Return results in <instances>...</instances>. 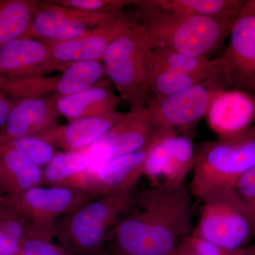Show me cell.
<instances>
[{"mask_svg": "<svg viewBox=\"0 0 255 255\" xmlns=\"http://www.w3.org/2000/svg\"><path fill=\"white\" fill-rule=\"evenodd\" d=\"M1 199H2V196H0V203H1Z\"/></svg>", "mask_w": 255, "mask_h": 255, "instance_id": "cell-38", "label": "cell"}, {"mask_svg": "<svg viewBox=\"0 0 255 255\" xmlns=\"http://www.w3.org/2000/svg\"><path fill=\"white\" fill-rule=\"evenodd\" d=\"M205 116L210 128L219 138L241 135L255 125V97L218 87Z\"/></svg>", "mask_w": 255, "mask_h": 255, "instance_id": "cell-13", "label": "cell"}, {"mask_svg": "<svg viewBox=\"0 0 255 255\" xmlns=\"http://www.w3.org/2000/svg\"><path fill=\"white\" fill-rule=\"evenodd\" d=\"M48 48L45 42L19 38L0 47V76H44L48 69Z\"/></svg>", "mask_w": 255, "mask_h": 255, "instance_id": "cell-17", "label": "cell"}, {"mask_svg": "<svg viewBox=\"0 0 255 255\" xmlns=\"http://www.w3.org/2000/svg\"><path fill=\"white\" fill-rule=\"evenodd\" d=\"M235 189L246 205L255 228V166L238 181Z\"/></svg>", "mask_w": 255, "mask_h": 255, "instance_id": "cell-31", "label": "cell"}, {"mask_svg": "<svg viewBox=\"0 0 255 255\" xmlns=\"http://www.w3.org/2000/svg\"><path fill=\"white\" fill-rule=\"evenodd\" d=\"M58 76H0V91L11 100L46 98L54 95Z\"/></svg>", "mask_w": 255, "mask_h": 255, "instance_id": "cell-26", "label": "cell"}, {"mask_svg": "<svg viewBox=\"0 0 255 255\" xmlns=\"http://www.w3.org/2000/svg\"><path fill=\"white\" fill-rule=\"evenodd\" d=\"M191 236L228 250L246 249L255 238V228L237 191L225 189L203 199Z\"/></svg>", "mask_w": 255, "mask_h": 255, "instance_id": "cell-6", "label": "cell"}, {"mask_svg": "<svg viewBox=\"0 0 255 255\" xmlns=\"http://www.w3.org/2000/svg\"><path fill=\"white\" fill-rule=\"evenodd\" d=\"M106 78H108L102 62L80 61L70 64L58 76L53 97H68L92 87L107 84Z\"/></svg>", "mask_w": 255, "mask_h": 255, "instance_id": "cell-23", "label": "cell"}, {"mask_svg": "<svg viewBox=\"0 0 255 255\" xmlns=\"http://www.w3.org/2000/svg\"><path fill=\"white\" fill-rule=\"evenodd\" d=\"M122 12H95L67 7L53 0L40 1L31 25L23 38L43 42H63L86 35Z\"/></svg>", "mask_w": 255, "mask_h": 255, "instance_id": "cell-10", "label": "cell"}, {"mask_svg": "<svg viewBox=\"0 0 255 255\" xmlns=\"http://www.w3.org/2000/svg\"><path fill=\"white\" fill-rule=\"evenodd\" d=\"M9 197L29 223L31 231H42L53 236L58 219L99 198L75 187L42 185Z\"/></svg>", "mask_w": 255, "mask_h": 255, "instance_id": "cell-8", "label": "cell"}, {"mask_svg": "<svg viewBox=\"0 0 255 255\" xmlns=\"http://www.w3.org/2000/svg\"><path fill=\"white\" fill-rule=\"evenodd\" d=\"M42 184L43 169L0 137V196H18Z\"/></svg>", "mask_w": 255, "mask_h": 255, "instance_id": "cell-18", "label": "cell"}, {"mask_svg": "<svg viewBox=\"0 0 255 255\" xmlns=\"http://www.w3.org/2000/svg\"><path fill=\"white\" fill-rule=\"evenodd\" d=\"M222 58L211 60L201 70L192 73H175L164 69L152 68L150 79V93L153 97L173 95L199 84L216 80L221 76Z\"/></svg>", "mask_w": 255, "mask_h": 255, "instance_id": "cell-22", "label": "cell"}, {"mask_svg": "<svg viewBox=\"0 0 255 255\" xmlns=\"http://www.w3.org/2000/svg\"><path fill=\"white\" fill-rule=\"evenodd\" d=\"M39 4L38 0H0V47L23 38Z\"/></svg>", "mask_w": 255, "mask_h": 255, "instance_id": "cell-25", "label": "cell"}, {"mask_svg": "<svg viewBox=\"0 0 255 255\" xmlns=\"http://www.w3.org/2000/svg\"><path fill=\"white\" fill-rule=\"evenodd\" d=\"M156 129L157 127L150 124L145 108L131 110L89 147L98 166L145 147L153 137Z\"/></svg>", "mask_w": 255, "mask_h": 255, "instance_id": "cell-14", "label": "cell"}, {"mask_svg": "<svg viewBox=\"0 0 255 255\" xmlns=\"http://www.w3.org/2000/svg\"><path fill=\"white\" fill-rule=\"evenodd\" d=\"M166 128L157 127L150 142L140 150L119 156L72 178L63 186L101 196L132 192L143 174L144 163L151 147Z\"/></svg>", "mask_w": 255, "mask_h": 255, "instance_id": "cell-7", "label": "cell"}, {"mask_svg": "<svg viewBox=\"0 0 255 255\" xmlns=\"http://www.w3.org/2000/svg\"><path fill=\"white\" fill-rule=\"evenodd\" d=\"M56 4L95 12H121L122 9L134 4L131 0H53Z\"/></svg>", "mask_w": 255, "mask_h": 255, "instance_id": "cell-30", "label": "cell"}, {"mask_svg": "<svg viewBox=\"0 0 255 255\" xmlns=\"http://www.w3.org/2000/svg\"><path fill=\"white\" fill-rule=\"evenodd\" d=\"M191 242L196 255H248L251 251V247L236 251L226 249L194 236H191Z\"/></svg>", "mask_w": 255, "mask_h": 255, "instance_id": "cell-32", "label": "cell"}, {"mask_svg": "<svg viewBox=\"0 0 255 255\" xmlns=\"http://www.w3.org/2000/svg\"><path fill=\"white\" fill-rule=\"evenodd\" d=\"M255 255V249H252L251 248V253H249V255Z\"/></svg>", "mask_w": 255, "mask_h": 255, "instance_id": "cell-36", "label": "cell"}, {"mask_svg": "<svg viewBox=\"0 0 255 255\" xmlns=\"http://www.w3.org/2000/svg\"><path fill=\"white\" fill-rule=\"evenodd\" d=\"M255 166V124L248 131L206 141L196 150L189 188L191 195L206 199L238 181Z\"/></svg>", "mask_w": 255, "mask_h": 255, "instance_id": "cell-4", "label": "cell"}, {"mask_svg": "<svg viewBox=\"0 0 255 255\" xmlns=\"http://www.w3.org/2000/svg\"><path fill=\"white\" fill-rule=\"evenodd\" d=\"M191 197L187 182L174 189L150 187L134 194L107 240L114 254H172L194 231Z\"/></svg>", "mask_w": 255, "mask_h": 255, "instance_id": "cell-1", "label": "cell"}, {"mask_svg": "<svg viewBox=\"0 0 255 255\" xmlns=\"http://www.w3.org/2000/svg\"><path fill=\"white\" fill-rule=\"evenodd\" d=\"M0 137L10 147L16 149L39 167H46L54 158L57 152L54 147L38 137L5 138Z\"/></svg>", "mask_w": 255, "mask_h": 255, "instance_id": "cell-28", "label": "cell"}, {"mask_svg": "<svg viewBox=\"0 0 255 255\" xmlns=\"http://www.w3.org/2000/svg\"><path fill=\"white\" fill-rule=\"evenodd\" d=\"M15 102L0 91V130L3 128Z\"/></svg>", "mask_w": 255, "mask_h": 255, "instance_id": "cell-34", "label": "cell"}, {"mask_svg": "<svg viewBox=\"0 0 255 255\" xmlns=\"http://www.w3.org/2000/svg\"><path fill=\"white\" fill-rule=\"evenodd\" d=\"M245 0H140L151 9L176 14L236 19Z\"/></svg>", "mask_w": 255, "mask_h": 255, "instance_id": "cell-20", "label": "cell"}, {"mask_svg": "<svg viewBox=\"0 0 255 255\" xmlns=\"http://www.w3.org/2000/svg\"><path fill=\"white\" fill-rule=\"evenodd\" d=\"M126 114L117 111L108 115L78 119L38 137L65 152L82 150L102 138Z\"/></svg>", "mask_w": 255, "mask_h": 255, "instance_id": "cell-16", "label": "cell"}, {"mask_svg": "<svg viewBox=\"0 0 255 255\" xmlns=\"http://www.w3.org/2000/svg\"><path fill=\"white\" fill-rule=\"evenodd\" d=\"M208 57L195 56L163 48H154L152 68L164 69L175 73H192L206 67Z\"/></svg>", "mask_w": 255, "mask_h": 255, "instance_id": "cell-27", "label": "cell"}, {"mask_svg": "<svg viewBox=\"0 0 255 255\" xmlns=\"http://www.w3.org/2000/svg\"><path fill=\"white\" fill-rule=\"evenodd\" d=\"M55 99L60 115L69 122L114 113L121 102L120 97L114 93L108 83Z\"/></svg>", "mask_w": 255, "mask_h": 255, "instance_id": "cell-19", "label": "cell"}, {"mask_svg": "<svg viewBox=\"0 0 255 255\" xmlns=\"http://www.w3.org/2000/svg\"><path fill=\"white\" fill-rule=\"evenodd\" d=\"M21 247L10 238L0 226V255H19Z\"/></svg>", "mask_w": 255, "mask_h": 255, "instance_id": "cell-33", "label": "cell"}, {"mask_svg": "<svg viewBox=\"0 0 255 255\" xmlns=\"http://www.w3.org/2000/svg\"><path fill=\"white\" fill-rule=\"evenodd\" d=\"M134 193L101 196L60 218L55 236L78 253L99 251L108 240L115 223L131 204Z\"/></svg>", "mask_w": 255, "mask_h": 255, "instance_id": "cell-5", "label": "cell"}, {"mask_svg": "<svg viewBox=\"0 0 255 255\" xmlns=\"http://www.w3.org/2000/svg\"><path fill=\"white\" fill-rule=\"evenodd\" d=\"M153 55L145 28L132 21L112 42L102 60L107 78L131 110L145 108L148 102Z\"/></svg>", "mask_w": 255, "mask_h": 255, "instance_id": "cell-3", "label": "cell"}, {"mask_svg": "<svg viewBox=\"0 0 255 255\" xmlns=\"http://www.w3.org/2000/svg\"><path fill=\"white\" fill-rule=\"evenodd\" d=\"M90 147L74 152H57L43 171V184L63 186L72 178L97 167Z\"/></svg>", "mask_w": 255, "mask_h": 255, "instance_id": "cell-24", "label": "cell"}, {"mask_svg": "<svg viewBox=\"0 0 255 255\" xmlns=\"http://www.w3.org/2000/svg\"><path fill=\"white\" fill-rule=\"evenodd\" d=\"M229 37L221 77L231 89L255 97V0L244 1Z\"/></svg>", "mask_w": 255, "mask_h": 255, "instance_id": "cell-9", "label": "cell"}, {"mask_svg": "<svg viewBox=\"0 0 255 255\" xmlns=\"http://www.w3.org/2000/svg\"><path fill=\"white\" fill-rule=\"evenodd\" d=\"M215 80L199 84L173 95L152 97L145 107L150 124L177 130L199 122L206 115L213 94L219 87L214 85Z\"/></svg>", "mask_w": 255, "mask_h": 255, "instance_id": "cell-12", "label": "cell"}, {"mask_svg": "<svg viewBox=\"0 0 255 255\" xmlns=\"http://www.w3.org/2000/svg\"><path fill=\"white\" fill-rule=\"evenodd\" d=\"M141 23L153 48L208 57L223 44L235 19L165 12L138 4ZM209 58V57H208Z\"/></svg>", "mask_w": 255, "mask_h": 255, "instance_id": "cell-2", "label": "cell"}, {"mask_svg": "<svg viewBox=\"0 0 255 255\" xmlns=\"http://www.w3.org/2000/svg\"><path fill=\"white\" fill-rule=\"evenodd\" d=\"M252 249H255V241L254 243V244L253 245V246H251Z\"/></svg>", "mask_w": 255, "mask_h": 255, "instance_id": "cell-37", "label": "cell"}, {"mask_svg": "<svg viewBox=\"0 0 255 255\" xmlns=\"http://www.w3.org/2000/svg\"><path fill=\"white\" fill-rule=\"evenodd\" d=\"M53 235L31 231L23 242L19 255H67L51 241Z\"/></svg>", "mask_w": 255, "mask_h": 255, "instance_id": "cell-29", "label": "cell"}, {"mask_svg": "<svg viewBox=\"0 0 255 255\" xmlns=\"http://www.w3.org/2000/svg\"><path fill=\"white\" fill-rule=\"evenodd\" d=\"M124 14L111 18L86 35L63 42H45L48 48V69L63 72L68 65L80 61L102 62L106 51L132 23Z\"/></svg>", "mask_w": 255, "mask_h": 255, "instance_id": "cell-11", "label": "cell"}, {"mask_svg": "<svg viewBox=\"0 0 255 255\" xmlns=\"http://www.w3.org/2000/svg\"><path fill=\"white\" fill-rule=\"evenodd\" d=\"M59 116L55 97L17 101L0 135L9 139L41 136L58 127Z\"/></svg>", "mask_w": 255, "mask_h": 255, "instance_id": "cell-15", "label": "cell"}, {"mask_svg": "<svg viewBox=\"0 0 255 255\" xmlns=\"http://www.w3.org/2000/svg\"><path fill=\"white\" fill-rule=\"evenodd\" d=\"M196 151L190 134H177L172 150L150 187L171 189L186 182L194 167Z\"/></svg>", "mask_w": 255, "mask_h": 255, "instance_id": "cell-21", "label": "cell"}, {"mask_svg": "<svg viewBox=\"0 0 255 255\" xmlns=\"http://www.w3.org/2000/svg\"><path fill=\"white\" fill-rule=\"evenodd\" d=\"M170 255H196L191 244V237L178 247Z\"/></svg>", "mask_w": 255, "mask_h": 255, "instance_id": "cell-35", "label": "cell"}]
</instances>
